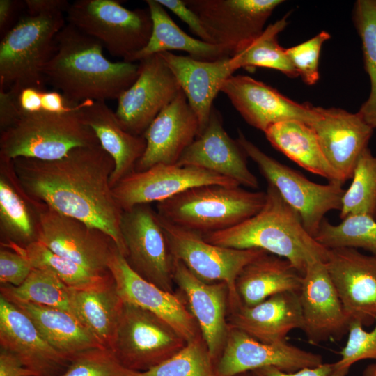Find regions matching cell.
Listing matches in <instances>:
<instances>
[{
  "mask_svg": "<svg viewBox=\"0 0 376 376\" xmlns=\"http://www.w3.org/2000/svg\"><path fill=\"white\" fill-rule=\"evenodd\" d=\"M114 168L112 157L100 144L77 148L56 160L17 158L10 162L14 180L33 206L44 205L100 229L125 257L123 211L109 183Z\"/></svg>",
  "mask_w": 376,
  "mask_h": 376,
  "instance_id": "6da1fadb",
  "label": "cell"
},
{
  "mask_svg": "<svg viewBox=\"0 0 376 376\" xmlns=\"http://www.w3.org/2000/svg\"><path fill=\"white\" fill-rule=\"evenodd\" d=\"M103 48L100 41L65 24L43 69L46 82L75 104L118 100L136 79L139 63L112 62Z\"/></svg>",
  "mask_w": 376,
  "mask_h": 376,
  "instance_id": "7a4b0ae2",
  "label": "cell"
},
{
  "mask_svg": "<svg viewBox=\"0 0 376 376\" xmlns=\"http://www.w3.org/2000/svg\"><path fill=\"white\" fill-rule=\"evenodd\" d=\"M266 200L254 216L229 229L202 235L225 247L259 249L283 258L304 276L311 263L326 262L329 249L306 230L299 214L267 184Z\"/></svg>",
  "mask_w": 376,
  "mask_h": 376,
  "instance_id": "3957f363",
  "label": "cell"
},
{
  "mask_svg": "<svg viewBox=\"0 0 376 376\" xmlns=\"http://www.w3.org/2000/svg\"><path fill=\"white\" fill-rule=\"evenodd\" d=\"M265 191L241 186L203 185L157 203L165 221L202 235L233 228L256 214L264 206Z\"/></svg>",
  "mask_w": 376,
  "mask_h": 376,
  "instance_id": "277c9868",
  "label": "cell"
},
{
  "mask_svg": "<svg viewBox=\"0 0 376 376\" xmlns=\"http://www.w3.org/2000/svg\"><path fill=\"white\" fill-rule=\"evenodd\" d=\"M78 110L64 114H22L1 132L0 160L30 158L53 161L77 148L99 145L95 133L81 119Z\"/></svg>",
  "mask_w": 376,
  "mask_h": 376,
  "instance_id": "5b68a950",
  "label": "cell"
},
{
  "mask_svg": "<svg viewBox=\"0 0 376 376\" xmlns=\"http://www.w3.org/2000/svg\"><path fill=\"white\" fill-rule=\"evenodd\" d=\"M65 25L63 13L26 16L1 38L0 88L44 89L43 69L50 59L56 37Z\"/></svg>",
  "mask_w": 376,
  "mask_h": 376,
  "instance_id": "8992f818",
  "label": "cell"
},
{
  "mask_svg": "<svg viewBox=\"0 0 376 376\" xmlns=\"http://www.w3.org/2000/svg\"><path fill=\"white\" fill-rule=\"evenodd\" d=\"M66 21L123 60L146 45L152 29L148 8L130 10L116 0L75 1L66 11Z\"/></svg>",
  "mask_w": 376,
  "mask_h": 376,
  "instance_id": "52a82bcc",
  "label": "cell"
},
{
  "mask_svg": "<svg viewBox=\"0 0 376 376\" xmlns=\"http://www.w3.org/2000/svg\"><path fill=\"white\" fill-rule=\"evenodd\" d=\"M237 141L258 166L260 173L282 198L299 215L306 230L313 237L325 219L324 215L341 208L345 190L343 184L313 182L298 171L281 164L263 152L238 131Z\"/></svg>",
  "mask_w": 376,
  "mask_h": 376,
  "instance_id": "ba28073f",
  "label": "cell"
},
{
  "mask_svg": "<svg viewBox=\"0 0 376 376\" xmlns=\"http://www.w3.org/2000/svg\"><path fill=\"white\" fill-rule=\"evenodd\" d=\"M185 338L150 311L124 301L112 351L127 369L144 372L182 350Z\"/></svg>",
  "mask_w": 376,
  "mask_h": 376,
  "instance_id": "9c48e42d",
  "label": "cell"
},
{
  "mask_svg": "<svg viewBox=\"0 0 376 376\" xmlns=\"http://www.w3.org/2000/svg\"><path fill=\"white\" fill-rule=\"evenodd\" d=\"M159 219L174 259L204 281L225 283L229 289L228 306L238 302L235 290L237 276L247 264L267 252L216 245L205 241L201 234Z\"/></svg>",
  "mask_w": 376,
  "mask_h": 376,
  "instance_id": "30bf717a",
  "label": "cell"
},
{
  "mask_svg": "<svg viewBox=\"0 0 376 376\" xmlns=\"http://www.w3.org/2000/svg\"><path fill=\"white\" fill-rule=\"evenodd\" d=\"M120 230L130 267L162 290L176 292L175 259L156 210L150 204H141L123 211Z\"/></svg>",
  "mask_w": 376,
  "mask_h": 376,
  "instance_id": "8fae6325",
  "label": "cell"
},
{
  "mask_svg": "<svg viewBox=\"0 0 376 376\" xmlns=\"http://www.w3.org/2000/svg\"><path fill=\"white\" fill-rule=\"evenodd\" d=\"M199 17L213 44L230 56L242 51L264 31L281 0H184Z\"/></svg>",
  "mask_w": 376,
  "mask_h": 376,
  "instance_id": "7c38bea8",
  "label": "cell"
},
{
  "mask_svg": "<svg viewBox=\"0 0 376 376\" xmlns=\"http://www.w3.org/2000/svg\"><path fill=\"white\" fill-rule=\"evenodd\" d=\"M38 239L49 249L98 274L110 273L108 264L117 246L108 235L44 205L36 206Z\"/></svg>",
  "mask_w": 376,
  "mask_h": 376,
  "instance_id": "4fadbf2b",
  "label": "cell"
},
{
  "mask_svg": "<svg viewBox=\"0 0 376 376\" xmlns=\"http://www.w3.org/2000/svg\"><path fill=\"white\" fill-rule=\"evenodd\" d=\"M180 91L176 77L159 54L146 57L139 61L136 79L118 98V121L127 132L143 136Z\"/></svg>",
  "mask_w": 376,
  "mask_h": 376,
  "instance_id": "5bb4252c",
  "label": "cell"
},
{
  "mask_svg": "<svg viewBox=\"0 0 376 376\" xmlns=\"http://www.w3.org/2000/svg\"><path fill=\"white\" fill-rule=\"evenodd\" d=\"M212 184L240 186L204 169L159 164L133 171L113 188V194L123 211H127L138 205L161 202L194 187Z\"/></svg>",
  "mask_w": 376,
  "mask_h": 376,
  "instance_id": "9a60e30c",
  "label": "cell"
},
{
  "mask_svg": "<svg viewBox=\"0 0 376 376\" xmlns=\"http://www.w3.org/2000/svg\"><path fill=\"white\" fill-rule=\"evenodd\" d=\"M108 269L116 289L125 302L152 312L171 324L186 340L202 336L185 297L180 292L162 290L136 273L116 246Z\"/></svg>",
  "mask_w": 376,
  "mask_h": 376,
  "instance_id": "2e32d148",
  "label": "cell"
},
{
  "mask_svg": "<svg viewBox=\"0 0 376 376\" xmlns=\"http://www.w3.org/2000/svg\"><path fill=\"white\" fill-rule=\"evenodd\" d=\"M322 363L320 354L299 348L286 340L264 343L228 326L226 343L215 368L217 376H234L269 366L293 373Z\"/></svg>",
  "mask_w": 376,
  "mask_h": 376,
  "instance_id": "e0dca14e",
  "label": "cell"
},
{
  "mask_svg": "<svg viewBox=\"0 0 376 376\" xmlns=\"http://www.w3.org/2000/svg\"><path fill=\"white\" fill-rule=\"evenodd\" d=\"M302 331L317 345L329 339L340 340L347 334V315L326 264L315 261L308 267L299 291Z\"/></svg>",
  "mask_w": 376,
  "mask_h": 376,
  "instance_id": "ac0fdd59",
  "label": "cell"
},
{
  "mask_svg": "<svg viewBox=\"0 0 376 376\" xmlns=\"http://www.w3.org/2000/svg\"><path fill=\"white\" fill-rule=\"evenodd\" d=\"M221 92L248 124L263 132L279 122L295 120L308 125L315 118V107L296 102L249 76L231 75L223 82Z\"/></svg>",
  "mask_w": 376,
  "mask_h": 376,
  "instance_id": "d6986e66",
  "label": "cell"
},
{
  "mask_svg": "<svg viewBox=\"0 0 376 376\" xmlns=\"http://www.w3.org/2000/svg\"><path fill=\"white\" fill-rule=\"evenodd\" d=\"M328 249L325 264L347 315L371 325L376 318V256L349 247Z\"/></svg>",
  "mask_w": 376,
  "mask_h": 376,
  "instance_id": "ffe728a7",
  "label": "cell"
},
{
  "mask_svg": "<svg viewBox=\"0 0 376 376\" xmlns=\"http://www.w3.org/2000/svg\"><path fill=\"white\" fill-rule=\"evenodd\" d=\"M174 283L195 318L210 354L217 362L227 338L229 289L224 282L209 283L175 260Z\"/></svg>",
  "mask_w": 376,
  "mask_h": 376,
  "instance_id": "44dd1931",
  "label": "cell"
},
{
  "mask_svg": "<svg viewBox=\"0 0 376 376\" xmlns=\"http://www.w3.org/2000/svg\"><path fill=\"white\" fill-rule=\"evenodd\" d=\"M315 118L308 124L322 152L345 183L352 178L357 159L368 148L373 129L357 112L315 107Z\"/></svg>",
  "mask_w": 376,
  "mask_h": 376,
  "instance_id": "7402d4cb",
  "label": "cell"
},
{
  "mask_svg": "<svg viewBox=\"0 0 376 376\" xmlns=\"http://www.w3.org/2000/svg\"><path fill=\"white\" fill-rule=\"evenodd\" d=\"M246 157L237 140L224 130L221 116L213 106L206 127L176 164L204 169L228 178L241 187L257 189L259 182L248 168Z\"/></svg>",
  "mask_w": 376,
  "mask_h": 376,
  "instance_id": "603a6c76",
  "label": "cell"
},
{
  "mask_svg": "<svg viewBox=\"0 0 376 376\" xmlns=\"http://www.w3.org/2000/svg\"><path fill=\"white\" fill-rule=\"evenodd\" d=\"M198 133V118L181 90L143 134L146 147L135 171H145L159 164H176Z\"/></svg>",
  "mask_w": 376,
  "mask_h": 376,
  "instance_id": "cb8c5ba5",
  "label": "cell"
},
{
  "mask_svg": "<svg viewBox=\"0 0 376 376\" xmlns=\"http://www.w3.org/2000/svg\"><path fill=\"white\" fill-rule=\"evenodd\" d=\"M0 345L36 376H61L70 362L49 344L25 313L1 295Z\"/></svg>",
  "mask_w": 376,
  "mask_h": 376,
  "instance_id": "d4e9b609",
  "label": "cell"
},
{
  "mask_svg": "<svg viewBox=\"0 0 376 376\" xmlns=\"http://www.w3.org/2000/svg\"><path fill=\"white\" fill-rule=\"evenodd\" d=\"M299 294L279 293L251 306L239 301L228 307V325L264 343L285 341L290 331L303 328Z\"/></svg>",
  "mask_w": 376,
  "mask_h": 376,
  "instance_id": "484cf974",
  "label": "cell"
},
{
  "mask_svg": "<svg viewBox=\"0 0 376 376\" xmlns=\"http://www.w3.org/2000/svg\"><path fill=\"white\" fill-rule=\"evenodd\" d=\"M159 54L174 74L196 113L200 134L208 123L213 101L221 91L223 82L235 72L230 57L205 61L170 52Z\"/></svg>",
  "mask_w": 376,
  "mask_h": 376,
  "instance_id": "4316f807",
  "label": "cell"
},
{
  "mask_svg": "<svg viewBox=\"0 0 376 376\" xmlns=\"http://www.w3.org/2000/svg\"><path fill=\"white\" fill-rule=\"evenodd\" d=\"M78 112L95 133L102 148L112 157L115 168L109 183L113 189L122 179L135 171L146 147L143 136L124 130L105 102L86 100Z\"/></svg>",
  "mask_w": 376,
  "mask_h": 376,
  "instance_id": "83f0119b",
  "label": "cell"
},
{
  "mask_svg": "<svg viewBox=\"0 0 376 376\" xmlns=\"http://www.w3.org/2000/svg\"><path fill=\"white\" fill-rule=\"evenodd\" d=\"M303 276L288 260L265 253L242 269L235 290L241 302L251 306L279 293H299Z\"/></svg>",
  "mask_w": 376,
  "mask_h": 376,
  "instance_id": "f1b7e54d",
  "label": "cell"
},
{
  "mask_svg": "<svg viewBox=\"0 0 376 376\" xmlns=\"http://www.w3.org/2000/svg\"><path fill=\"white\" fill-rule=\"evenodd\" d=\"M7 300L25 313L49 344L70 361L84 351L104 347L73 315L65 311Z\"/></svg>",
  "mask_w": 376,
  "mask_h": 376,
  "instance_id": "f546056e",
  "label": "cell"
},
{
  "mask_svg": "<svg viewBox=\"0 0 376 376\" xmlns=\"http://www.w3.org/2000/svg\"><path fill=\"white\" fill-rule=\"evenodd\" d=\"M72 315L104 347L112 350L124 301L114 280L99 288L72 289Z\"/></svg>",
  "mask_w": 376,
  "mask_h": 376,
  "instance_id": "4dcf8cb0",
  "label": "cell"
},
{
  "mask_svg": "<svg viewBox=\"0 0 376 376\" xmlns=\"http://www.w3.org/2000/svg\"><path fill=\"white\" fill-rule=\"evenodd\" d=\"M146 2L152 23L150 39L142 49L123 61L134 63L151 55L170 50L184 51L194 58L205 61L230 57L222 47L187 34L173 21L157 0H147Z\"/></svg>",
  "mask_w": 376,
  "mask_h": 376,
  "instance_id": "1f68e13d",
  "label": "cell"
},
{
  "mask_svg": "<svg viewBox=\"0 0 376 376\" xmlns=\"http://www.w3.org/2000/svg\"><path fill=\"white\" fill-rule=\"evenodd\" d=\"M276 150L308 171L344 184L326 159L316 134L307 123L287 120L271 125L264 132Z\"/></svg>",
  "mask_w": 376,
  "mask_h": 376,
  "instance_id": "d6a6232c",
  "label": "cell"
},
{
  "mask_svg": "<svg viewBox=\"0 0 376 376\" xmlns=\"http://www.w3.org/2000/svg\"><path fill=\"white\" fill-rule=\"evenodd\" d=\"M1 162L0 228L7 243L25 247L38 239L37 219H33L26 201H29L17 187L9 162Z\"/></svg>",
  "mask_w": 376,
  "mask_h": 376,
  "instance_id": "836d02e7",
  "label": "cell"
},
{
  "mask_svg": "<svg viewBox=\"0 0 376 376\" xmlns=\"http://www.w3.org/2000/svg\"><path fill=\"white\" fill-rule=\"evenodd\" d=\"M3 245L23 253L33 268L53 272L65 284L74 289L96 288L113 280L111 273L102 275L91 272L72 260L57 254L38 240L25 247L14 243Z\"/></svg>",
  "mask_w": 376,
  "mask_h": 376,
  "instance_id": "e575fe53",
  "label": "cell"
},
{
  "mask_svg": "<svg viewBox=\"0 0 376 376\" xmlns=\"http://www.w3.org/2000/svg\"><path fill=\"white\" fill-rule=\"evenodd\" d=\"M288 14L269 25L258 38L230 57V63L235 71L241 68L249 70L264 67L279 70L289 77L299 76L285 49L279 45L277 39L279 33L288 24Z\"/></svg>",
  "mask_w": 376,
  "mask_h": 376,
  "instance_id": "d590c367",
  "label": "cell"
},
{
  "mask_svg": "<svg viewBox=\"0 0 376 376\" xmlns=\"http://www.w3.org/2000/svg\"><path fill=\"white\" fill-rule=\"evenodd\" d=\"M72 289L53 272L33 268L21 285L1 284V295L6 299L56 308L72 315Z\"/></svg>",
  "mask_w": 376,
  "mask_h": 376,
  "instance_id": "8d00e7d4",
  "label": "cell"
},
{
  "mask_svg": "<svg viewBox=\"0 0 376 376\" xmlns=\"http://www.w3.org/2000/svg\"><path fill=\"white\" fill-rule=\"evenodd\" d=\"M353 21L361 38L364 67L369 76V96L358 113L373 130L376 128V0H357Z\"/></svg>",
  "mask_w": 376,
  "mask_h": 376,
  "instance_id": "74e56055",
  "label": "cell"
},
{
  "mask_svg": "<svg viewBox=\"0 0 376 376\" xmlns=\"http://www.w3.org/2000/svg\"><path fill=\"white\" fill-rule=\"evenodd\" d=\"M352 179L342 198L340 219L354 215L376 219V156L368 147L359 157Z\"/></svg>",
  "mask_w": 376,
  "mask_h": 376,
  "instance_id": "f35d334b",
  "label": "cell"
},
{
  "mask_svg": "<svg viewBox=\"0 0 376 376\" xmlns=\"http://www.w3.org/2000/svg\"><path fill=\"white\" fill-rule=\"evenodd\" d=\"M314 238L327 249H362L376 256V219L354 215L334 225L324 219Z\"/></svg>",
  "mask_w": 376,
  "mask_h": 376,
  "instance_id": "ab89813d",
  "label": "cell"
},
{
  "mask_svg": "<svg viewBox=\"0 0 376 376\" xmlns=\"http://www.w3.org/2000/svg\"><path fill=\"white\" fill-rule=\"evenodd\" d=\"M137 376H217L215 363L201 336L173 357Z\"/></svg>",
  "mask_w": 376,
  "mask_h": 376,
  "instance_id": "60d3db41",
  "label": "cell"
},
{
  "mask_svg": "<svg viewBox=\"0 0 376 376\" xmlns=\"http://www.w3.org/2000/svg\"><path fill=\"white\" fill-rule=\"evenodd\" d=\"M138 373L125 368L112 350L97 347L75 357L61 376H137Z\"/></svg>",
  "mask_w": 376,
  "mask_h": 376,
  "instance_id": "b9f144b4",
  "label": "cell"
},
{
  "mask_svg": "<svg viewBox=\"0 0 376 376\" xmlns=\"http://www.w3.org/2000/svg\"><path fill=\"white\" fill-rule=\"evenodd\" d=\"M375 327L366 331L358 320H351L345 346L340 352L341 358L331 363L329 376H346L352 366L363 359L376 360V318Z\"/></svg>",
  "mask_w": 376,
  "mask_h": 376,
  "instance_id": "7bdbcfd3",
  "label": "cell"
},
{
  "mask_svg": "<svg viewBox=\"0 0 376 376\" xmlns=\"http://www.w3.org/2000/svg\"><path fill=\"white\" fill-rule=\"evenodd\" d=\"M330 37L328 32L322 31L310 40L285 49L292 65L308 85H313L319 79L320 52L323 43Z\"/></svg>",
  "mask_w": 376,
  "mask_h": 376,
  "instance_id": "ee69618b",
  "label": "cell"
},
{
  "mask_svg": "<svg viewBox=\"0 0 376 376\" xmlns=\"http://www.w3.org/2000/svg\"><path fill=\"white\" fill-rule=\"evenodd\" d=\"M32 269V265L23 253L5 246L1 248V284L19 286L25 281Z\"/></svg>",
  "mask_w": 376,
  "mask_h": 376,
  "instance_id": "f6af8a7d",
  "label": "cell"
},
{
  "mask_svg": "<svg viewBox=\"0 0 376 376\" xmlns=\"http://www.w3.org/2000/svg\"><path fill=\"white\" fill-rule=\"evenodd\" d=\"M164 8L169 9L181 20L185 22L190 30L200 40L213 44L212 40L204 29L198 16L191 10L184 0H157Z\"/></svg>",
  "mask_w": 376,
  "mask_h": 376,
  "instance_id": "bcb514c9",
  "label": "cell"
},
{
  "mask_svg": "<svg viewBox=\"0 0 376 376\" xmlns=\"http://www.w3.org/2000/svg\"><path fill=\"white\" fill-rule=\"evenodd\" d=\"M19 91L15 87L7 90L0 88L1 132L11 127L22 115L17 103Z\"/></svg>",
  "mask_w": 376,
  "mask_h": 376,
  "instance_id": "7dc6e473",
  "label": "cell"
},
{
  "mask_svg": "<svg viewBox=\"0 0 376 376\" xmlns=\"http://www.w3.org/2000/svg\"><path fill=\"white\" fill-rule=\"evenodd\" d=\"M81 103L72 102L58 91L45 90L42 95V112L51 114L71 113L77 111L80 108Z\"/></svg>",
  "mask_w": 376,
  "mask_h": 376,
  "instance_id": "c3c4849f",
  "label": "cell"
},
{
  "mask_svg": "<svg viewBox=\"0 0 376 376\" xmlns=\"http://www.w3.org/2000/svg\"><path fill=\"white\" fill-rule=\"evenodd\" d=\"M331 363H323L315 368H305L293 373H288L276 367L269 366L251 371L253 376H329Z\"/></svg>",
  "mask_w": 376,
  "mask_h": 376,
  "instance_id": "681fc988",
  "label": "cell"
},
{
  "mask_svg": "<svg viewBox=\"0 0 376 376\" xmlns=\"http://www.w3.org/2000/svg\"><path fill=\"white\" fill-rule=\"evenodd\" d=\"M30 16L66 13L70 3L66 0H25Z\"/></svg>",
  "mask_w": 376,
  "mask_h": 376,
  "instance_id": "f907efd6",
  "label": "cell"
},
{
  "mask_svg": "<svg viewBox=\"0 0 376 376\" xmlns=\"http://www.w3.org/2000/svg\"><path fill=\"white\" fill-rule=\"evenodd\" d=\"M45 90L36 87H24L19 91L17 103L22 114L42 112V95Z\"/></svg>",
  "mask_w": 376,
  "mask_h": 376,
  "instance_id": "816d5d0a",
  "label": "cell"
},
{
  "mask_svg": "<svg viewBox=\"0 0 376 376\" xmlns=\"http://www.w3.org/2000/svg\"><path fill=\"white\" fill-rule=\"evenodd\" d=\"M0 376H36L11 352L1 348Z\"/></svg>",
  "mask_w": 376,
  "mask_h": 376,
  "instance_id": "f5cc1de1",
  "label": "cell"
},
{
  "mask_svg": "<svg viewBox=\"0 0 376 376\" xmlns=\"http://www.w3.org/2000/svg\"><path fill=\"white\" fill-rule=\"evenodd\" d=\"M24 1L16 0L0 1V33L1 38L13 26L14 19Z\"/></svg>",
  "mask_w": 376,
  "mask_h": 376,
  "instance_id": "db71d44e",
  "label": "cell"
},
{
  "mask_svg": "<svg viewBox=\"0 0 376 376\" xmlns=\"http://www.w3.org/2000/svg\"><path fill=\"white\" fill-rule=\"evenodd\" d=\"M362 376H376V363L368 366L363 370Z\"/></svg>",
  "mask_w": 376,
  "mask_h": 376,
  "instance_id": "11a10c76",
  "label": "cell"
},
{
  "mask_svg": "<svg viewBox=\"0 0 376 376\" xmlns=\"http://www.w3.org/2000/svg\"><path fill=\"white\" fill-rule=\"evenodd\" d=\"M234 376H253V373L250 371V372H244V373H242L237 374V375H234Z\"/></svg>",
  "mask_w": 376,
  "mask_h": 376,
  "instance_id": "9f6ffc18",
  "label": "cell"
}]
</instances>
